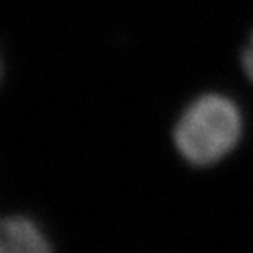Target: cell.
I'll use <instances>...</instances> for the list:
<instances>
[{"label":"cell","mask_w":253,"mask_h":253,"mask_svg":"<svg viewBox=\"0 0 253 253\" xmlns=\"http://www.w3.org/2000/svg\"><path fill=\"white\" fill-rule=\"evenodd\" d=\"M243 116L232 99L208 93L190 104L174 126V144L192 166L225 158L241 139Z\"/></svg>","instance_id":"1"},{"label":"cell","mask_w":253,"mask_h":253,"mask_svg":"<svg viewBox=\"0 0 253 253\" xmlns=\"http://www.w3.org/2000/svg\"><path fill=\"white\" fill-rule=\"evenodd\" d=\"M0 253H55L49 237L25 214L0 216Z\"/></svg>","instance_id":"2"},{"label":"cell","mask_w":253,"mask_h":253,"mask_svg":"<svg viewBox=\"0 0 253 253\" xmlns=\"http://www.w3.org/2000/svg\"><path fill=\"white\" fill-rule=\"evenodd\" d=\"M243 67H245L248 79L253 83V36L248 41V46L245 47V53H243Z\"/></svg>","instance_id":"3"},{"label":"cell","mask_w":253,"mask_h":253,"mask_svg":"<svg viewBox=\"0 0 253 253\" xmlns=\"http://www.w3.org/2000/svg\"><path fill=\"white\" fill-rule=\"evenodd\" d=\"M0 78H2V62H0Z\"/></svg>","instance_id":"4"}]
</instances>
